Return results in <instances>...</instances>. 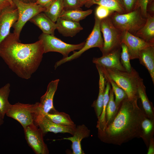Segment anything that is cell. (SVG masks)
Wrapping results in <instances>:
<instances>
[{
    "instance_id": "cell-35",
    "label": "cell",
    "mask_w": 154,
    "mask_h": 154,
    "mask_svg": "<svg viewBox=\"0 0 154 154\" xmlns=\"http://www.w3.org/2000/svg\"><path fill=\"white\" fill-rule=\"evenodd\" d=\"M63 2L64 10L81 9L78 0H63Z\"/></svg>"
},
{
    "instance_id": "cell-16",
    "label": "cell",
    "mask_w": 154,
    "mask_h": 154,
    "mask_svg": "<svg viewBox=\"0 0 154 154\" xmlns=\"http://www.w3.org/2000/svg\"><path fill=\"white\" fill-rule=\"evenodd\" d=\"M59 81V80L57 79L50 82L46 92L40 98V106L45 113H48L56 110L53 106V100Z\"/></svg>"
},
{
    "instance_id": "cell-9",
    "label": "cell",
    "mask_w": 154,
    "mask_h": 154,
    "mask_svg": "<svg viewBox=\"0 0 154 154\" xmlns=\"http://www.w3.org/2000/svg\"><path fill=\"white\" fill-rule=\"evenodd\" d=\"M39 102L34 104L17 103L11 106L6 114L19 122L24 129L33 123L35 113Z\"/></svg>"
},
{
    "instance_id": "cell-7",
    "label": "cell",
    "mask_w": 154,
    "mask_h": 154,
    "mask_svg": "<svg viewBox=\"0 0 154 154\" xmlns=\"http://www.w3.org/2000/svg\"><path fill=\"white\" fill-rule=\"evenodd\" d=\"M94 25L91 33L85 42L83 47L78 51L75 52L70 56L63 58L55 64L54 68L56 69L61 64L72 61L79 57L83 53L90 48L98 47L100 50L104 45V40L102 36L100 28L101 20L95 17Z\"/></svg>"
},
{
    "instance_id": "cell-40",
    "label": "cell",
    "mask_w": 154,
    "mask_h": 154,
    "mask_svg": "<svg viewBox=\"0 0 154 154\" xmlns=\"http://www.w3.org/2000/svg\"><path fill=\"white\" fill-rule=\"evenodd\" d=\"M90 0H78V2L81 7L85 5Z\"/></svg>"
},
{
    "instance_id": "cell-1",
    "label": "cell",
    "mask_w": 154,
    "mask_h": 154,
    "mask_svg": "<svg viewBox=\"0 0 154 154\" xmlns=\"http://www.w3.org/2000/svg\"><path fill=\"white\" fill-rule=\"evenodd\" d=\"M44 53L42 41L32 43L20 42L10 33L0 44V57L18 77L29 79L37 70Z\"/></svg>"
},
{
    "instance_id": "cell-20",
    "label": "cell",
    "mask_w": 154,
    "mask_h": 154,
    "mask_svg": "<svg viewBox=\"0 0 154 154\" xmlns=\"http://www.w3.org/2000/svg\"><path fill=\"white\" fill-rule=\"evenodd\" d=\"M137 92L138 99L140 100V105L141 106L146 116L149 118L154 119V108L152 103L149 100L147 96L146 88L143 81L139 84Z\"/></svg>"
},
{
    "instance_id": "cell-2",
    "label": "cell",
    "mask_w": 154,
    "mask_h": 154,
    "mask_svg": "<svg viewBox=\"0 0 154 154\" xmlns=\"http://www.w3.org/2000/svg\"><path fill=\"white\" fill-rule=\"evenodd\" d=\"M137 100L128 98L121 103L113 121L104 130L98 133V137L106 143L121 145L135 138H140L141 122L145 115Z\"/></svg>"
},
{
    "instance_id": "cell-26",
    "label": "cell",
    "mask_w": 154,
    "mask_h": 154,
    "mask_svg": "<svg viewBox=\"0 0 154 154\" xmlns=\"http://www.w3.org/2000/svg\"><path fill=\"white\" fill-rule=\"evenodd\" d=\"M94 4L104 6L120 14L125 13L118 0H90L85 5L88 7Z\"/></svg>"
},
{
    "instance_id": "cell-37",
    "label": "cell",
    "mask_w": 154,
    "mask_h": 154,
    "mask_svg": "<svg viewBox=\"0 0 154 154\" xmlns=\"http://www.w3.org/2000/svg\"><path fill=\"white\" fill-rule=\"evenodd\" d=\"M54 0H36L37 4L40 5L46 8L48 7Z\"/></svg>"
},
{
    "instance_id": "cell-25",
    "label": "cell",
    "mask_w": 154,
    "mask_h": 154,
    "mask_svg": "<svg viewBox=\"0 0 154 154\" xmlns=\"http://www.w3.org/2000/svg\"><path fill=\"white\" fill-rule=\"evenodd\" d=\"M92 12V10L91 9L84 11L79 9L64 10L60 17L64 19L79 22L91 14Z\"/></svg>"
},
{
    "instance_id": "cell-18",
    "label": "cell",
    "mask_w": 154,
    "mask_h": 154,
    "mask_svg": "<svg viewBox=\"0 0 154 154\" xmlns=\"http://www.w3.org/2000/svg\"><path fill=\"white\" fill-rule=\"evenodd\" d=\"M29 21L38 27L43 33L54 35L55 30L56 29V24L44 12L37 14Z\"/></svg>"
},
{
    "instance_id": "cell-36",
    "label": "cell",
    "mask_w": 154,
    "mask_h": 154,
    "mask_svg": "<svg viewBox=\"0 0 154 154\" xmlns=\"http://www.w3.org/2000/svg\"><path fill=\"white\" fill-rule=\"evenodd\" d=\"M149 0H138V6L141 10L142 16L146 19L147 17V9Z\"/></svg>"
},
{
    "instance_id": "cell-24",
    "label": "cell",
    "mask_w": 154,
    "mask_h": 154,
    "mask_svg": "<svg viewBox=\"0 0 154 154\" xmlns=\"http://www.w3.org/2000/svg\"><path fill=\"white\" fill-rule=\"evenodd\" d=\"M42 111L46 117L56 124L63 126H76L70 116L64 112H59L56 110L46 113Z\"/></svg>"
},
{
    "instance_id": "cell-32",
    "label": "cell",
    "mask_w": 154,
    "mask_h": 154,
    "mask_svg": "<svg viewBox=\"0 0 154 154\" xmlns=\"http://www.w3.org/2000/svg\"><path fill=\"white\" fill-rule=\"evenodd\" d=\"M121 48V63L127 72H131L133 68L131 66L130 63V60L127 47L125 44L122 43Z\"/></svg>"
},
{
    "instance_id": "cell-12",
    "label": "cell",
    "mask_w": 154,
    "mask_h": 154,
    "mask_svg": "<svg viewBox=\"0 0 154 154\" xmlns=\"http://www.w3.org/2000/svg\"><path fill=\"white\" fill-rule=\"evenodd\" d=\"M122 43L127 47L130 60L138 59L139 54L142 50L154 46V43L146 42L127 31L123 32Z\"/></svg>"
},
{
    "instance_id": "cell-33",
    "label": "cell",
    "mask_w": 154,
    "mask_h": 154,
    "mask_svg": "<svg viewBox=\"0 0 154 154\" xmlns=\"http://www.w3.org/2000/svg\"><path fill=\"white\" fill-rule=\"evenodd\" d=\"M125 13L130 12L139 7L138 0H118Z\"/></svg>"
},
{
    "instance_id": "cell-4",
    "label": "cell",
    "mask_w": 154,
    "mask_h": 154,
    "mask_svg": "<svg viewBox=\"0 0 154 154\" xmlns=\"http://www.w3.org/2000/svg\"><path fill=\"white\" fill-rule=\"evenodd\" d=\"M109 17L113 25L118 30L122 32L128 31L134 35L144 25L146 20L142 16L139 7L122 14L113 12Z\"/></svg>"
},
{
    "instance_id": "cell-21",
    "label": "cell",
    "mask_w": 154,
    "mask_h": 154,
    "mask_svg": "<svg viewBox=\"0 0 154 154\" xmlns=\"http://www.w3.org/2000/svg\"><path fill=\"white\" fill-rule=\"evenodd\" d=\"M135 36L146 42L154 43V16L147 13L146 21Z\"/></svg>"
},
{
    "instance_id": "cell-31",
    "label": "cell",
    "mask_w": 154,
    "mask_h": 154,
    "mask_svg": "<svg viewBox=\"0 0 154 154\" xmlns=\"http://www.w3.org/2000/svg\"><path fill=\"white\" fill-rule=\"evenodd\" d=\"M104 75V74H103ZM106 80L108 81L112 86V89L115 96V103L117 107L119 108L121 102L128 98L125 91L108 76L104 75Z\"/></svg>"
},
{
    "instance_id": "cell-43",
    "label": "cell",
    "mask_w": 154,
    "mask_h": 154,
    "mask_svg": "<svg viewBox=\"0 0 154 154\" xmlns=\"http://www.w3.org/2000/svg\"><path fill=\"white\" fill-rule=\"evenodd\" d=\"M9 1V2L12 5H15L13 1H12V0H8Z\"/></svg>"
},
{
    "instance_id": "cell-10",
    "label": "cell",
    "mask_w": 154,
    "mask_h": 154,
    "mask_svg": "<svg viewBox=\"0 0 154 154\" xmlns=\"http://www.w3.org/2000/svg\"><path fill=\"white\" fill-rule=\"evenodd\" d=\"M33 123L44 135L52 132L55 133H68L73 135L76 128V126L62 125L52 122L44 115L39 102L35 113Z\"/></svg>"
},
{
    "instance_id": "cell-34",
    "label": "cell",
    "mask_w": 154,
    "mask_h": 154,
    "mask_svg": "<svg viewBox=\"0 0 154 154\" xmlns=\"http://www.w3.org/2000/svg\"><path fill=\"white\" fill-rule=\"evenodd\" d=\"M113 12L106 7L99 5L96 9L95 16L101 20L109 16Z\"/></svg>"
},
{
    "instance_id": "cell-41",
    "label": "cell",
    "mask_w": 154,
    "mask_h": 154,
    "mask_svg": "<svg viewBox=\"0 0 154 154\" xmlns=\"http://www.w3.org/2000/svg\"><path fill=\"white\" fill-rule=\"evenodd\" d=\"M21 1L26 3H35L36 0H20Z\"/></svg>"
},
{
    "instance_id": "cell-19",
    "label": "cell",
    "mask_w": 154,
    "mask_h": 154,
    "mask_svg": "<svg viewBox=\"0 0 154 154\" xmlns=\"http://www.w3.org/2000/svg\"><path fill=\"white\" fill-rule=\"evenodd\" d=\"M140 63L148 70L154 84V46L147 47L140 52L138 58Z\"/></svg>"
},
{
    "instance_id": "cell-6",
    "label": "cell",
    "mask_w": 154,
    "mask_h": 154,
    "mask_svg": "<svg viewBox=\"0 0 154 154\" xmlns=\"http://www.w3.org/2000/svg\"><path fill=\"white\" fill-rule=\"evenodd\" d=\"M19 14L18 20L13 25V33L19 39L21 32L26 23L37 14L44 12L46 8L35 3H26L20 0H12Z\"/></svg>"
},
{
    "instance_id": "cell-27",
    "label": "cell",
    "mask_w": 154,
    "mask_h": 154,
    "mask_svg": "<svg viewBox=\"0 0 154 154\" xmlns=\"http://www.w3.org/2000/svg\"><path fill=\"white\" fill-rule=\"evenodd\" d=\"M64 9L63 0H54L44 12L52 21L55 22L60 17Z\"/></svg>"
},
{
    "instance_id": "cell-39",
    "label": "cell",
    "mask_w": 154,
    "mask_h": 154,
    "mask_svg": "<svg viewBox=\"0 0 154 154\" xmlns=\"http://www.w3.org/2000/svg\"><path fill=\"white\" fill-rule=\"evenodd\" d=\"M147 154H154V137L150 139L149 144L147 148Z\"/></svg>"
},
{
    "instance_id": "cell-17",
    "label": "cell",
    "mask_w": 154,
    "mask_h": 154,
    "mask_svg": "<svg viewBox=\"0 0 154 154\" xmlns=\"http://www.w3.org/2000/svg\"><path fill=\"white\" fill-rule=\"evenodd\" d=\"M56 24L58 32L65 37H73L83 29L79 22L59 17Z\"/></svg>"
},
{
    "instance_id": "cell-13",
    "label": "cell",
    "mask_w": 154,
    "mask_h": 154,
    "mask_svg": "<svg viewBox=\"0 0 154 154\" xmlns=\"http://www.w3.org/2000/svg\"><path fill=\"white\" fill-rule=\"evenodd\" d=\"M19 14L15 5L3 11L0 14V44L10 33L11 27L18 20Z\"/></svg>"
},
{
    "instance_id": "cell-38",
    "label": "cell",
    "mask_w": 154,
    "mask_h": 154,
    "mask_svg": "<svg viewBox=\"0 0 154 154\" xmlns=\"http://www.w3.org/2000/svg\"><path fill=\"white\" fill-rule=\"evenodd\" d=\"M15 5H12L8 0H0V14L3 11L7 8Z\"/></svg>"
},
{
    "instance_id": "cell-11",
    "label": "cell",
    "mask_w": 154,
    "mask_h": 154,
    "mask_svg": "<svg viewBox=\"0 0 154 154\" xmlns=\"http://www.w3.org/2000/svg\"><path fill=\"white\" fill-rule=\"evenodd\" d=\"M28 145L36 154H48L49 150L43 138L44 134L34 123L23 129Z\"/></svg>"
},
{
    "instance_id": "cell-14",
    "label": "cell",
    "mask_w": 154,
    "mask_h": 154,
    "mask_svg": "<svg viewBox=\"0 0 154 154\" xmlns=\"http://www.w3.org/2000/svg\"><path fill=\"white\" fill-rule=\"evenodd\" d=\"M121 49H119L99 58H94L92 62L96 66L106 68H114L126 71L120 61Z\"/></svg>"
},
{
    "instance_id": "cell-42",
    "label": "cell",
    "mask_w": 154,
    "mask_h": 154,
    "mask_svg": "<svg viewBox=\"0 0 154 154\" xmlns=\"http://www.w3.org/2000/svg\"><path fill=\"white\" fill-rule=\"evenodd\" d=\"M4 117H3L1 114L0 113V125L3 123Z\"/></svg>"
},
{
    "instance_id": "cell-29",
    "label": "cell",
    "mask_w": 154,
    "mask_h": 154,
    "mask_svg": "<svg viewBox=\"0 0 154 154\" xmlns=\"http://www.w3.org/2000/svg\"><path fill=\"white\" fill-rule=\"evenodd\" d=\"M119 108L117 107L115 103L114 92L111 88L109 92V100L106 110V127L113 121L117 113Z\"/></svg>"
},
{
    "instance_id": "cell-5",
    "label": "cell",
    "mask_w": 154,
    "mask_h": 154,
    "mask_svg": "<svg viewBox=\"0 0 154 154\" xmlns=\"http://www.w3.org/2000/svg\"><path fill=\"white\" fill-rule=\"evenodd\" d=\"M100 28L104 38L102 55L121 49L123 32L114 26L109 16L101 20Z\"/></svg>"
},
{
    "instance_id": "cell-8",
    "label": "cell",
    "mask_w": 154,
    "mask_h": 154,
    "mask_svg": "<svg viewBox=\"0 0 154 154\" xmlns=\"http://www.w3.org/2000/svg\"><path fill=\"white\" fill-rule=\"evenodd\" d=\"M38 38L43 42L44 53L50 52H58L62 54L63 58L68 57L71 52L81 49L85 43L84 42L76 44H69L62 41L54 35L43 33Z\"/></svg>"
},
{
    "instance_id": "cell-3",
    "label": "cell",
    "mask_w": 154,
    "mask_h": 154,
    "mask_svg": "<svg viewBox=\"0 0 154 154\" xmlns=\"http://www.w3.org/2000/svg\"><path fill=\"white\" fill-rule=\"evenodd\" d=\"M96 66L100 69L104 75L109 77L122 89L126 93L129 99L138 100V88L143 79L133 68L131 72H129L115 69Z\"/></svg>"
},
{
    "instance_id": "cell-28",
    "label": "cell",
    "mask_w": 154,
    "mask_h": 154,
    "mask_svg": "<svg viewBox=\"0 0 154 154\" xmlns=\"http://www.w3.org/2000/svg\"><path fill=\"white\" fill-rule=\"evenodd\" d=\"M105 88L104 94L103 105L102 113L98 119L96 127L98 131H103L106 126V107L109 98V92L111 88V84L106 81Z\"/></svg>"
},
{
    "instance_id": "cell-22",
    "label": "cell",
    "mask_w": 154,
    "mask_h": 154,
    "mask_svg": "<svg viewBox=\"0 0 154 154\" xmlns=\"http://www.w3.org/2000/svg\"><path fill=\"white\" fill-rule=\"evenodd\" d=\"M154 134V119L149 118L145 115L141 123L140 138L142 139L147 148L150 139L153 137Z\"/></svg>"
},
{
    "instance_id": "cell-23",
    "label": "cell",
    "mask_w": 154,
    "mask_h": 154,
    "mask_svg": "<svg viewBox=\"0 0 154 154\" xmlns=\"http://www.w3.org/2000/svg\"><path fill=\"white\" fill-rule=\"evenodd\" d=\"M98 72L99 79V91L97 99L92 105L94 108L96 114L98 119L102 113L104 98V94L106 87V80L104 76L100 69L96 67Z\"/></svg>"
},
{
    "instance_id": "cell-30",
    "label": "cell",
    "mask_w": 154,
    "mask_h": 154,
    "mask_svg": "<svg viewBox=\"0 0 154 154\" xmlns=\"http://www.w3.org/2000/svg\"><path fill=\"white\" fill-rule=\"evenodd\" d=\"M10 87V84L8 83L0 88V113L4 117L11 105L8 100Z\"/></svg>"
},
{
    "instance_id": "cell-15",
    "label": "cell",
    "mask_w": 154,
    "mask_h": 154,
    "mask_svg": "<svg viewBox=\"0 0 154 154\" xmlns=\"http://www.w3.org/2000/svg\"><path fill=\"white\" fill-rule=\"evenodd\" d=\"M90 132V130L84 125H79L76 127L72 137H64L62 139L68 140L72 142L73 154H84L82 149L81 142L83 139L89 137Z\"/></svg>"
}]
</instances>
